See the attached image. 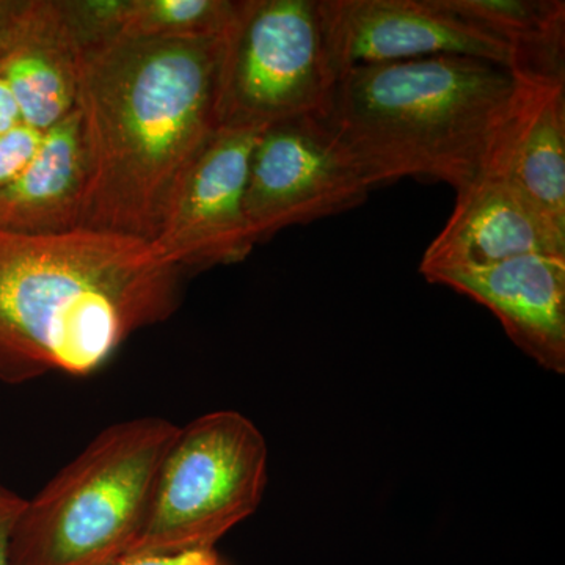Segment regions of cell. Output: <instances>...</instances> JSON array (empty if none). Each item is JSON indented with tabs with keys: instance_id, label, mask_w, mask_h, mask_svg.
I'll use <instances>...</instances> for the list:
<instances>
[{
	"instance_id": "20",
	"label": "cell",
	"mask_w": 565,
	"mask_h": 565,
	"mask_svg": "<svg viewBox=\"0 0 565 565\" xmlns=\"http://www.w3.org/2000/svg\"><path fill=\"white\" fill-rule=\"evenodd\" d=\"M22 117L17 99L7 82L0 77V136L21 125Z\"/></svg>"
},
{
	"instance_id": "11",
	"label": "cell",
	"mask_w": 565,
	"mask_h": 565,
	"mask_svg": "<svg viewBox=\"0 0 565 565\" xmlns=\"http://www.w3.org/2000/svg\"><path fill=\"white\" fill-rule=\"evenodd\" d=\"M512 76L514 96L479 177L511 185L565 233V77Z\"/></svg>"
},
{
	"instance_id": "16",
	"label": "cell",
	"mask_w": 565,
	"mask_h": 565,
	"mask_svg": "<svg viewBox=\"0 0 565 565\" xmlns=\"http://www.w3.org/2000/svg\"><path fill=\"white\" fill-rule=\"evenodd\" d=\"M241 0H125L120 36L136 40L221 39Z\"/></svg>"
},
{
	"instance_id": "6",
	"label": "cell",
	"mask_w": 565,
	"mask_h": 565,
	"mask_svg": "<svg viewBox=\"0 0 565 565\" xmlns=\"http://www.w3.org/2000/svg\"><path fill=\"white\" fill-rule=\"evenodd\" d=\"M337 81L319 0H241L222 43L223 128L264 129L292 118L326 117Z\"/></svg>"
},
{
	"instance_id": "5",
	"label": "cell",
	"mask_w": 565,
	"mask_h": 565,
	"mask_svg": "<svg viewBox=\"0 0 565 565\" xmlns=\"http://www.w3.org/2000/svg\"><path fill=\"white\" fill-rule=\"evenodd\" d=\"M267 459L262 430L239 412L215 411L180 426L128 557L214 550L262 504Z\"/></svg>"
},
{
	"instance_id": "8",
	"label": "cell",
	"mask_w": 565,
	"mask_h": 565,
	"mask_svg": "<svg viewBox=\"0 0 565 565\" xmlns=\"http://www.w3.org/2000/svg\"><path fill=\"white\" fill-rule=\"evenodd\" d=\"M262 131L221 126L174 189L152 245L185 274L244 262L255 248L244 203Z\"/></svg>"
},
{
	"instance_id": "21",
	"label": "cell",
	"mask_w": 565,
	"mask_h": 565,
	"mask_svg": "<svg viewBox=\"0 0 565 565\" xmlns=\"http://www.w3.org/2000/svg\"><path fill=\"white\" fill-rule=\"evenodd\" d=\"M20 6L21 0H0V46Z\"/></svg>"
},
{
	"instance_id": "15",
	"label": "cell",
	"mask_w": 565,
	"mask_h": 565,
	"mask_svg": "<svg viewBox=\"0 0 565 565\" xmlns=\"http://www.w3.org/2000/svg\"><path fill=\"white\" fill-rule=\"evenodd\" d=\"M438 6L500 41L520 76L565 77L563 0H437Z\"/></svg>"
},
{
	"instance_id": "10",
	"label": "cell",
	"mask_w": 565,
	"mask_h": 565,
	"mask_svg": "<svg viewBox=\"0 0 565 565\" xmlns=\"http://www.w3.org/2000/svg\"><path fill=\"white\" fill-rule=\"evenodd\" d=\"M424 278L484 305L516 348L544 370L565 373V256H516Z\"/></svg>"
},
{
	"instance_id": "14",
	"label": "cell",
	"mask_w": 565,
	"mask_h": 565,
	"mask_svg": "<svg viewBox=\"0 0 565 565\" xmlns=\"http://www.w3.org/2000/svg\"><path fill=\"white\" fill-rule=\"evenodd\" d=\"M87 162L79 114L44 131L36 158L0 189V232L58 234L79 228Z\"/></svg>"
},
{
	"instance_id": "12",
	"label": "cell",
	"mask_w": 565,
	"mask_h": 565,
	"mask_svg": "<svg viewBox=\"0 0 565 565\" xmlns=\"http://www.w3.org/2000/svg\"><path fill=\"white\" fill-rule=\"evenodd\" d=\"M525 255L565 256V233L511 185L478 177L456 192L451 215L424 252L423 277Z\"/></svg>"
},
{
	"instance_id": "2",
	"label": "cell",
	"mask_w": 565,
	"mask_h": 565,
	"mask_svg": "<svg viewBox=\"0 0 565 565\" xmlns=\"http://www.w3.org/2000/svg\"><path fill=\"white\" fill-rule=\"evenodd\" d=\"M185 277L134 237L0 232V384L98 373L132 334L180 310Z\"/></svg>"
},
{
	"instance_id": "9",
	"label": "cell",
	"mask_w": 565,
	"mask_h": 565,
	"mask_svg": "<svg viewBox=\"0 0 565 565\" xmlns=\"http://www.w3.org/2000/svg\"><path fill=\"white\" fill-rule=\"evenodd\" d=\"M323 40L337 77L360 65L435 55L481 58L509 70L512 52L437 0H319Z\"/></svg>"
},
{
	"instance_id": "4",
	"label": "cell",
	"mask_w": 565,
	"mask_h": 565,
	"mask_svg": "<svg viewBox=\"0 0 565 565\" xmlns=\"http://www.w3.org/2000/svg\"><path fill=\"white\" fill-rule=\"evenodd\" d=\"M180 426L161 416L110 424L62 468L13 526L10 565H115L139 537Z\"/></svg>"
},
{
	"instance_id": "7",
	"label": "cell",
	"mask_w": 565,
	"mask_h": 565,
	"mask_svg": "<svg viewBox=\"0 0 565 565\" xmlns=\"http://www.w3.org/2000/svg\"><path fill=\"white\" fill-rule=\"evenodd\" d=\"M366 184L323 117L264 128L253 147L245 218L253 244L289 226L307 225L360 206Z\"/></svg>"
},
{
	"instance_id": "1",
	"label": "cell",
	"mask_w": 565,
	"mask_h": 565,
	"mask_svg": "<svg viewBox=\"0 0 565 565\" xmlns=\"http://www.w3.org/2000/svg\"><path fill=\"white\" fill-rule=\"evenodd\" d=\"M221 39H117L77 50L87 178L79 228L151 243L218 121Z\"/></svg>"
},
{
	"instance_id": "13",
	"label": "cell",
	"mask_w": 565,
	"mask_h": 565,
	"mask_svg": "<svg viewBox=\"0 0 565 565\" xmlns=\"http://www.w3.org/2000/svg\"><path fill=\"white\" fill-rule=\"evenodd\" d=\"M77 44L62 0H21L0 46V77L40 131L76 109Z\"/></svg>"
},
{
	"instance_id": "17",
	"label": "cell",
	"mask_w": 565,
	"mask_h": 565,
	"mask_svg": "<svg viewBox=\"0 0 565 565\" xmlns=\"http://www.w3.org/2000/svg\"><path fill=\"white\" fill-rule=\"evenodd\" d=\"M44 131L21 122L0 136V189L9 185L39 154Z\"/></svg>"
},
{
	"instance_id": "18",
	"label": "cell",
	"mask_w": 565,
	"mask_h": 565,
	"mask_svg": "<svg viewBox=\"0 0 565 565\" xmlns=\"http://www.w3.org/2000/svg\"><path fill=\"white\" fill-rule=\"evenodd\" d=\"M25 498L7 487L0 476V565H10V541Z\"/></svg>"
},
{
	"instance_id": "3",
	"label": "cell",
	"mask_w": 565,
	"mask_h": 565,
	"mask_svg": "<svg viewBox=\"0 0 565 565\" xmlns=\"http://www.w3.org/2000/svg\"><path fill=\"white\" fill-rule=\"evenodd\" d=\"M514 90L511 71L462 55L360 65L323 120L371 189L422 178L457 192L484 169Z\"/></svg>"
},
{
	"instance_id": "19",
	"label": "cell",
	"mask_w": 565,
	"mask_h": 565,
	"mask_svg": "<svg viewBox=\"0 0 565 565\" xmlns=\"http://www.w3.org/2000/svg\"><path fill=\"white\" fill-rule=\"evenodd\" d=\"M115 565H223L215 550L178 553V555H147L126 557Z\"/></svg>"
}]
</instances>
